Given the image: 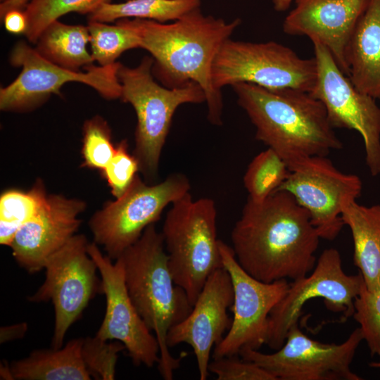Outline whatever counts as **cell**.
Listing matches in <instances>:
<instances>
[{
	"label": "cell",
	"instance_id": "6da1fadb",
	"mask_svg": "<svg viewBox=\"0 0 380 380\" xmlns=\"http://www.w3.org/2000/svg\"><path fill=\"white\" fill-rule=\"evenodd\" d=\"M320 239L308 212L284 191L262 202L248 198L231 234L240 266L267 283L307 276L316 265Z\"/></svg>",
	"mask_w": 380,
	"mask_h": 380
},
{
	"label": "cell",
	"instance_id": "7a4b0ae2",
	"mask_svg": "<svg viewBox=\"0 0 380 380\" xmlns=\"http://www.w3.org/2000/svg\"><path fill=\"white\" fill-rule=\"evenodd\" d=\"M139 39L140 48L153 58V74L167 87H182L194 82L203 89L208 119L222 125V99L212 83L214 59L241 19L228 23L204 15L201 7L171 23L139 18H124Z\"/></svg>",
	"mask_w": 380,
	"mask_h": 380
},
{
	"label": "cell",
	"instance_id": "3957f363",
	"mask_svg": "<svg viewBox=\"0 0 380 380\" xmlns=\"http://www.w3.org/2000/svg\"><path fill=\"white\" fill-rule=\"evenodd\" d=\"M232 87L255 128V139L274 151L289 171L307 158L343 148L323 103L310 93L246 82Z\"/></svg>",
	"mask_w": 380,
	"mask_h": 380
},
{
	"label": "cell",
	"instance_id": "277c9868",
	"mask_svg": "<svg viewBox=\"0 0 380 380\" xmlns=\"http://www.w3.org/2000/svg\"><path fill=\"white\" fill-rule=\"evenodd\" d=\"M119 258L123 264L129 296L158 341V371L164 379L172 380L181 358L170 353L167 334L172 327L189 314L193 306L185 291L174 281L163 238L155 224L148 225Z\"/></svg>",
	"mask_w": 380,
	"mask_h": 380
},
{
	"label": "cell",
	"instance_id": "5b68a950",
	"mask_svg": "<svg viewBox=\"0 0 380 380\" xmlns=\"http://www.w3.org/2000/svg\"><path fill=\"white\" fill-rule=\"evenodd\" d=\"M217 210L210 198L190 192L172 203L161 232L175 283L193 306L207 279L223 267L217 238Z\"/></svg>",
	"mask_w": 380,
	"mask_h": 380
},
{
	"label": "cell",
	"instance_id": "8992f818",
	"mask_svg": "<svg viewBox=\"0 0 380 380\" xmlns=\"http://www.w3.org/2000/svg\"><path fill=\"white\" fill-rule=\"evenodd\" d=\"M153 58L144 56L139 65L129 68L120 65L118 77L121 85L120 99L134 108L137 124L134 156L140 172L147 178L158 172L161 152L177 108L184 103L205 101L202 87L194 82L169 88L153 79Z\"/></svg>",
	"mask_w": 380,
	"mask_h": 380
},
{
	"label": "cell",
	"instance_id": "52a82bcc",
	"mask_svg": "<svg viewBox=\"0 0 380 380\" xmlns=\"http://www.w3.org/2000/svg\"><path fill=\"white\" fill-rule=\"evenodd\" d=\"M212 83L221 92L239 82L269 89H295L311 92L317 79L315 58H303L276 42H249L227 39L212 66Z\"/></svg>",
	"mask_w": 380,
	"mask_h": 380
},
{
	"label": "cell",
	"instance_id": "ba28073f",
	"mask_svg": "<svg viewBox=\"0 0 380 380\" xmlns=\"http://www.w3.org/2000/svg\"><path fill=\"white\" fill-rule=\"evenodd\" d=\"M188 177L172 173L160 183L148 185L137 175L126 192L108 202L91 217L94 242L102 246L110 259L117 260L155 224L163 210L190 191Z\"/></svg>",
	"mask_w": 380,
	"mask_h": 380
},
{
	"label": "cell",
	"instance_id": "9c48e42d",
	"mask_svg": "<svg viewBox=\"0 0 380 380\" xmlns=\"http://www.w3.org/2000/svg\"><path fill=\"white\" fill-rule=\"evenodd\" d=\"M9 61L14 67H21V72L11 83L0 89V109L3 111L32 110L52 94L60 95L63 86L71 82L87 84L106 99L121 96L119 62L107 66L92 64L85 67L84 72L71 70L48 61L23 41L13 48Z\"/></svg>",
	"mask_w": 380,
	"mask_h": 380
},
{
	"label": "cell",
	"instance_id": "30bf717a",
	"mask_svg": "<svg viewBox=\"0 0 380 380\" xmlns=\"http://www.w3.org/2000/svg\"><path fill=\"white\" fill-rule=\"evenodd\" d=\"M363 284L360 272L348 275L343 271L338 250H324L311 274L293 280L284 297L270 312L266 344L279 349L291 327L298 323L303 306L313 298H323L327 310L341 314V322L353 317L354 300Z\"/></svg>",
	"mask_w": 380,
	"mask_h": 380
},
{
	"label": "cell",
	"instance_id": "8fae6325",
	"mask_svg": "<svg viewBox=\"0 0 380 380\" xmlns=\"http://www.w3.org/2000/svg\"><path fill=\"white\" fill-rule=\"evenodd\" d=\"M362 341L358 327L341 343H322L306 336L297 323L275 353L246 348L239 355L259 365L277 380H361L350 365Z\"/></svg>",
	"mask_w": 380,
	"mask_h": 380
},
{
	"label": "cell",
	"instance_id": "7c38bea8",
	"mask_svg": "<svg viewBox=\"0 0 380 380\" xmlns=\"http://www.w3.org/2000/svg\"><path fill=\"white\" fill-rule=\"evenodd\" d=\"M317 79L310 94L320 101L334 128L355 130L362 137L372 176L380 175V106L359 91L322 44L312 42Z\"/></svg>",
	"mask_w": 380,
	"mask_h": 380
},
{
	"label": "cell",
	"instance_id": "4fadbf2b",
	"mask_svg": "<svg viewBox=\"0 0 380 380\" xmlns=\"http://www.w3.org/2000/svg\"><path fill=\"white\" fill-rule=\"evenodd\" d=\"M219 248L233 286V319L227 334L214 347L213 358L239 355L246 348L259 350L266 344L270 313L289 287L285 279L270 283L256 279L240 266L232 247L219 240Z\"/></svg>",
	"mask_w": 380,
	"mask_h": 380
},
{
	"label": "cell",
	"instance_id": "5bb4252c",
	"mask_svg": "<svg viewBox=\"0 0 380 380\" xmlns=\"http://www.w3.org/2000/svg\"><path fill=\"white\" fill-rule=\"evenodd\" d=\"M83 234H75L46 261L44 284L29 300H51L55 311L52 347L61 348L70 327L80 317L97 289V266Z\"/></svg>",
	"mask_w": 380,
	"mask_h": 380
},
{
	"label": "cell",
	"instance_id": "9a60e30c",
	"mask_svg": "<svg viewBox=\"0 0 380 380\" xmlns=\"http://www.w3.org/2000/svg\"><path fill=\"white\" fill-rule=\"evenodd\" d=\"M362 189L358 176L341 172L327 156H319L300 161L277 191L292 195L308 212L320 238L332 241L344 226L343 205L356 200Z\"/></svg>",
	"mask_w": 380,
	"mask_h": 380
},
{
	"label": "cell",
	"instance_id": "2e32d148",
	"mask_svg": "<svg viewBox=\"0 0 380 380\" xmlns=\"http://www.w3.org/2000/svg\"><path fill=\"white\" fill-rule=\"evenodd\" d=\"M87 252L101 274V288L106 298L105 316L96 336L121 342L134 365L153 367L160 360L159 343L129 296L121 259L113 263L95 242L88 244Z\"/></svg>",
	"mask_w": 380,
	"mask_h": 380
},
{
	"label": "cell",
	"instance_id": "e0dca14e",
	"mask_svg": "<svg viewBox=\"0 0 380 380\" xmlns=\"http://www.w3.org/2000/svg\"><path fill=\"white\" fill-rule=\"evenodd\" d=\"M233 301L229 274L224 267L217 269L207 279L189 314L167 332L169 348L181 343L192 348L201 380L208 376L213 347L222 341L231 326L227 309Z\"/></svg>",
	"mask_w": 380,
	"mask_h": 380
},
{
	"label": "cell",
	"instance_id": "ac0fdd59",
	"mask_svg": "<svg viewBox=\"0 0 380 380\" xmlns=\"http://www.w3.org/2000/svg\"><path fill=\"white\" fill-rule=\"evenodd\" d=\"M85 208L80 199L48 195L41 211L18 230L10 245L18 265L30 273L44 269L46 260L75 235Z\"/></svg>",
	"mask_w": 380,
	"mask_h": 380
},
{
	"label": "cell",
	"instance_id": "d6986e66",
	"mask_svg": "<svg viewBox=\"0 0 380 380\" xmlns=\"http://www.w3.org/2000/svg\"><path fill=\"white\" fill-rule=\"evenodd\" d=\"M295 6L282 28L293 36H305L331 53L348 76L347 50L358 19L369 0H293Z\"/></svg>",
	"mask_w": 380,
	"mask_h": 380
},
{
	"label": "cell",
	"instance_id": "ffe728a7",
	"mask_svg": "<svg viewBox=\"0 0 380 380\" xmlns=\"http://www.w3.org/2000/svg\"><path fill=\"white\" fill-rule=\"evenodd\" d=\"M346 58L353 84L380 100V0H369L354 28Z\"/></svg>",
	"mask_w": 380,
	"mask_h": 380
},
{
	"label": "cell",
	"instance_id": "44dd1931",
	"mask_svg": "<svg viewBox=\"0 0 380 380\" xmlns=\"http://www.w3.org/2000/svg\"><path fill=\"white\" fill-rule=\"evenodd\" d=\"M341 218L352 234L353 262L366 288L380 289V205L365 206L356 200L343 205Z\"/></svg>",
	"mask_w": 380,
	"mask_h": 380
},
{
	"label": "cell",
	"instance_id": "7402d4cb",
	"mask_svg": "<svg viewBox=\"0 0 380 380\" xmlns=\"http://www.w3.org/2000/svg\"><path fill=\"white\" fill-rule=\"evenodd\" d=\"M83 338L70 341L64 348L33 351L10 365L12 379L89 380L82 349Z\"/></svg>",
	"mask_w": 380,
	"mask_h": 380
},
{
	"label": "cell",
	"instance_id": "603a6c76",
	"mask_svg": "<svg viewBox=\"0 0 380 380\" xmlns=\"http://www.w3.org/2000/svg\"><path fill=\"white\" fill-rule=\"evenodd\" d=\"M89 32L82 25H68L58 20L50 23L40 34L35 49L48 61L63 68L80 71L94 62L87 46Z\"/></svg>",
	"mask_w": 380,
	"mask_h": 380
},
{
	"label": "cell",
	"instance_id": "cb8c5ba5",
	"mask_svg": "<svg viewBox=\"0 0 380 380\" xmlns=\"http://www.w3.org/2000/svg\"><path fill=\"white\" fill-rule=\"evenodd\" d=\"M201 0H127L106 2L88 15V21L111 23L124 18H139L165 23L175 21L201 7Z\"/></svg>",
	"mask_w": 380,
	"mask_h": 380
},
{
	"label": "cell",
	"instance_id": "d4e9b609",
	"mask_svg": "<svg viewBox=\"0 0 380 380\" xmlns=\"http://www.w3.org/2000/svg\"><path fill=\"white\" fill-rule=\"evenodd\" d=\"M47 198L41 179L27 191H4L0 196V243L10 246L18 230L41 211Z\"/></svg>",
	"mask_w": 380,
	"mask_h": 380
},
{
	"label": "cell",
	"instance_id": "484cf974",
	"mask_svg": "<svg viewBox=\"0 0 380 380\" xmlns=\"http://www.w3.org/2000/svg\"><path fill=\"white\" fill-rule=\"evenodd\" d=\"M87 27L91 53L99 65H113L125 51L140 48L138 36L122 19L115 21V25L88 21Z\"/></svg>",
	"mask_w": 380,
	"mask_h": 380
},
{
	"label": "cell",
	"instance_id": "4316f807",
	"mask_svg": "<svg viewBox=\"0 0 380 380\" xmlns=\"http://www.w3.org/2000/svg\"><path fill=\"white\" fill-rule=\"evenodd\" d=\"M290 171L285 161L268 148L255 156L243 176L248 198L262 202L276 191L286 179Z\"/></svg>",
	"mask_w": 380,
	"mask_h": 380
},
{
	"label": "cell",
	"instance_id": "83f0119b",
	"mask_svg": "<svg viewBox=\"0 0 380 380\" xmlns=\"http://www.w3.org/2000/svg\"><path fill=\"white\" fill-rule=\"evenodd\" d=\"M110 0H30L23 11L27 20L24 35L36 43L42 31L52 22L69 13L90 14L99 6Z\"/></svg>",
	"mask_w": 380,
	"mask_h": 380
},
{
	"label": "cell",
	"instance_id": "f1b7e54d",
	"mask_svg": "<svg viewBox=\"0 0 380 380\" xmlns=\"http://www.w3.org/2000/svg\"><path fill=\"white\" fill-rule=\"evenodd\" d=\"M82 135V166L102 171L115 151L108 122L99 115L94 116L84 122Z\"/></svg>",
	"mask_w": 380,
	"mask_h": 380
},
{
	"label": "cell",
	"instance_id": "f546056e",
	"mask_svg": "<svg viewBox=\"0 0 380 380\" xmlns=\"http://www.w3.org/2000/svg\"><path fill=\"white\" fill-rule=\"evenodd\" d=\"M353 317L360 324L372 356L377 355L380 362V289L369 291L365 284L354 300Z\"/></svg>",
	"mask_w": 380,
	"mask_h": 380
},
{
	"label": "cell",
	"instance_id": "4dcf8cb0",
	"mask_svg": "<svg viewBox=\"0 0 380 380\" xmlns=\"http://www.w3.org/2000/svg\"><path fill=\"white\" fill-rule=\"evenodd\" d=\"M97 336L84 339L82 353L89 374L96 379H115L118 353L125 349L120 341L108 343Z\"/></svg>",
	"mask_w": 380,
	"mask_h": 380
},
{
	"label": "cell",
	"instance_id": "1f68e13d",
	"mask_svg": "<svg viewBox=\"0 0 380 380\" xmlns=\"http://www.w3.org/2000/svg\"><path fill=\"white\" fill-rule=\"evenodd\" d=\"M139 171V162L129 153L127 141L124 139L116 144L113 158L101 172L112 194L117 198L129 189Z\"/></svg>",
	"mask_w": 380,
	"mask_h": 380
},
{
	"label": "cell",
	"instance_id": "d6a6232c",
	"mask_svg": "<svg viewBox=\"0 0 380 380\" xmlns=\"http://www.w3.org/2000/svg\"><path fill=\"white\" fill-rule=\"evenodd\" d=\"M239 355L213 358L208 370L217 380H277L255 363L239 357Z\"/></svg>",
	"mask_w": 380,
	"mask_h": 380
},
{
	"label": "cell",
	"instance_id": "836d02e7",
	"mask_svg": "<svg viewBox=\"0 0 380 380\" xmlns=\"http://www.w3.org/2000/svg\"><path fill=\"white\" fill-rule=\"evenodd\" d=\"M1 19L5 29L11 34H25L27 27V20L23 10L14 9L6 13Z\"/></svg>",
	"mask_w": 380,
	"mask_h": 380
},
{
	"label": "cell",
	"instance_id": "e575fe53",
	"mask_svg": "<svg viewBox=\"0 0 380 380\" xmlns=\"http://www.w3.org/2000/svg\"><path fill=\"white\" fill-rule=\"evenodd\" d=\"M27 329L25 322L4 327L0 330L1 343L23 337Z\"/></svg>",
	"mask_w": 380,
	"mask_h": 380
},
{
	"label": "cell",
	"instance_id": "d590c367",
	"mask_svg": "<svg viewBox=\"0 0 380 380\" xmlns=\"http://www.w3.org/2000/svg\"><path fill=\"white\" fill-rule=\"evenodd\" d=\"M30 0H7L0 4V17L11 10H23Z\"/></svg>",
	"mask_w": 380,
	"mask_h": 380
},
{
	"label": "cell",
	"instance_id": "8d00e7d4",
	"mask_svg": "<svg viewBox=\"0 0 380 380\" xmlns=\"http://www.w3.org/2000/svg\"><path fill=\"white\" fill-rule=\"evenodd\" d=\"M293 0H272L274 9L277 11H285L289 8Z\"/></svg>",
	"mask_w": 380,
	"mask_h": 380
},
{
	"label": "cell",
	"instance_id": "74e56055",
	"mask_svg": "<svg viewBox=\"0 0 380 380\" xmlns=\"http://www.w3.org/2000/svg\"><path fill=\"white\" fill-rule=\"evenodd\" d=\"M369 365L371 367H374V368H380V362H370L369 364Z\"/></svg>",
	"mask_w": 380,
	"mask_h": 380
},
{
	"label": "cell",
	"instance_id": "f35d334b",
	"mask_svg": "<svg viewBox=\"0 0 380 380\" xmlns=\"http://www.w3.org/2000/svg\"><path fill=\"white\" fill-rule=\"evenodd\" d=\"M7 1V0H0L1 3L4 2V1Z\"/></svg>",
	"mask_w": 380,
	"mask_h": 380
}]
</instances>
